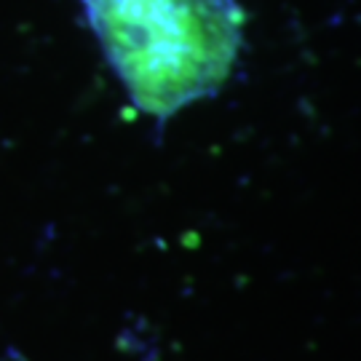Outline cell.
<instances>
[{
    "mask_svg": "<svg viewBox=\"0 0 361 361\" xmlns=\"http://www.w3.org/2000/svg\"><path fill=\"white\" fill-rule=\"evenodd\" d=\"M83 8L131 102L155 118L214 94L241 49L235 0H83Z\"/></svg>",
    "mask_w": 361,
    "mask_h": 361,
    "instance_id": "1",
    "label": "cell"
}]
</instances>
